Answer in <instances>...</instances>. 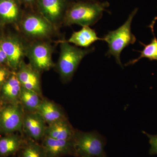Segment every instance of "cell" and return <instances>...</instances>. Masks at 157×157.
Wrapping results in <instances>:
<instances>
[{
  "label": "cell",
  "mask_w": 157,
  "mask_h": 157,
  "mask_svg": "<svg viewBox=\"0 0 157 157\" xmlns=\"http://www.w3.org/2000/svg\"><path fill=\"white\" fill-rule=\"evenodd\" d=\"M60 47L59 56L55 67L63 81L68 82L73 78L82 59L93 52L95 48L82 49L67 41H63Z\"/></svg>",
  "instance_id": "2"
},
{
  "label": "cell",
  "mask_w": 157,
  "mask_h": 157,
  "mask_svg": "<svg viewBox=\"0 0 157 157\" xmlns=\"http://www.w3.org/2000/svg\"><path fill=\"white\" fill-rule=\"evenodd\" d=\"M46 157H62L73 156L77 157L74 139L57 140L44 137L41 144Z\"/></svg>",
  "instance_id": "10"
},
{
  "label": "cell",
  "mask_w": 157,
  "mask_h": 157,
  "mask_svg": "<svg viewBox=\"0 0 157 157\" xmlns=\"http://www.w3.org/2000/svg\"><path fill=\"white\" fill-rule=\"evenodd\" d=\"M74 141L77 157H104L106 155L105 140L98 132L76 130Z\"/></svg>",
  "instance_id": "7"
},
{
  "label": "cell",
  "mask_w": 157,
  "mask_h": 157,
  "mask_svg": "<svg viewBox=\"0 0 157 157\" xmlns=\"http://www.w3.org/2000/svg\"><path fill=\"white\" fill-rule=\"evenodd\" d=\"M43 98L35 91L22 87L20 103L25 112H36Z\"/></svg>",
  "instance_id": "19"
},
{
  "label": "cell",
  "mask_w": 157,
  "mask_h": 157,
  "mask_svg": "<svg viewBox=\"0 0 157 157\" xmlns=\"http://www.w3.org/2000/svg\"><path fill=\"white\" fill-rule=\"evenodd\" d=\"M47 126V124L38 113L25 112L22 133L27 138L37 142L42 141L45 137Z\"/></svg>",
  "instance_id": "11"
},
{
  "label": "cell",
  "mask_w": 157,
  "mask_h": 157,
  "mask_svg": "<svg viewBox=\"0 0 157 157\" xmlns=\"http://www.w3.org/2000/svg\"><path fill=\"white\" fill-rule=\"evenodd\" d=\"M75 130L67 118L47 125L45 137L57 140H70L74 139Z\"/></svg>",
  "instance_id": "15"
},
{
  "label": "cell",
  "mask_w": 157,
  "mask_h": 157,
  "mask_svg": "<svg viewBox=\"0 0 157 157\" xmlns=\"http://www.w3.org/2000/svg\"><path fill=\"white\" fill-rule=\"evenodd\" d=\"M13 72L9 67L0 65V90Z\"/></svg>",
  "instance_id": "22"
},
{
  "label": "cell",
  "mask_w": 157,
  "mask_h": 157,
  "mask_svg": "<svg viewBox=\"0 0 157 157\" xmlns=\"http://www.w3.org/2000/svg\"><path fill=\"white\" fill-rule=\"evenodd\" d=\"M103 40L97 36L96 31L90 26H83L80 30L74 32L67 42L76 46L88 48L96 41Z\"/></svg>",
  "instance_id": "18"
},
{
  "label": "cell",
  "mask_w": 157,
  "mask_h": 157,
  "mask_svg": "<svg viewBox=\"0 0 157 157\" xmlns=\"http://www.w3.org/2000/svg\"><path fill=\"white\" fill-rule=\"evenodd\" d=\"M36 112L47 125L67 118L63 109L53 101L43 98Z\"/></svg>",
  "instance_id": "17"
},
{
  "label": "cell",
  "mask_w": 157,
  "mask_h": 157,
  "mask_svg": "<svg viewBox=\"0 0 157 157\" xmlns=\"http://www.w3.org/2000/svg\"><path fill=\"white\" fill-rule=\"evenodd\" d=\"M69 0H38V12L57 29L70 6Z\"/></svg>",
  "instance_id": "9"
},
{
  "label": "cell",
  "mask_w": 157,
  "mask_h": 157,
  "mask_svg": "<svg viewBox=\"0 0 157 157\" xmlns=\"http://www.w3.org/2000/svg\"><path fill=\"white\" fill-rule=\"evenodd\" d=\"M107 2L80 1L71 3L66 11L63 24L66 26L77 25L90 26L95 24L109 6Z\"/></svg>",
  "instance_id": "1"
},
{
  "label": "cell",
  "mask_w": 157,
  "mask_h": 157,
  "mask_svg": "<svg viewBox=\"0 0 157 157\" xmlns=\"http://www.w3.org/2000/svg\"><path fill=\"white\" fill-rule=\"evenodd\" d=\"M21 3L18 0H0V26H17L22 17Z\"/></svg>",
  "instance_id": "13"
},
{
  "label": "cell",
  "mask_w": 157,
  "mask_h": 157,
  "mask_svg": "<svg viewBox=\"0 0 157 157\" xmlns=\"http://www.w3.org/2000/svg\"><path fill=\"white\" fill-rule=\"evenodd\" d=\"M17 27L30 41L50 40L57 29L38 12L23 13Z\"/></svg>",
  "instance_id": "3"
},
{
  "label": "cell",
  "mask_w": 157,
  "mask_h": 157,
  "mask_svg": "<svg viewBox=\"0 0 157 157\" xmlns=\"http://www.w3.org/2000/svg\"><path fill=\"white\" fill-rule=\"evenodd\" d=\"M137 11V8L134 9L123 25L115 30L109 31L102 38L103 41L107 42L108 45V50L106 55L114 57L117 63L121 67H122L120 58L122 52L136 41V37L131 30V25Z\"/></svg>",
  "instance_id": "4"
},
{
  "label": "cell",
  "mask_w": 157,
  "mask_h": 157,
  "mask_svg": "<svg viewBox=\"0 0 157 157\" xmlns=\"http://www.w3.org/2000/svg\"><path fill=\"white\" fill-rule=\"evenodd\" d=\"M148 137L149 143L151 145L149 150V154L151 155H157V134L152 135L144 132Z\"/></svg>",
  "instance_id": "23"
},
{
  "label": "cell",
  "mask_w": 157,
  "mask_h": 157,
  "mask_svg": "<svg viewBox=\"0 0 157 157\" xmlns=\"http://www.w3.org/2000/svg\"><path fill=\"white\" fill-rule=\"evenodd\" d=\"M21 4L27 6H32L36 4L38 0H18Z\"/></svg>",
  "instance_id": "25"
},
{
  "label": "cell",
  "mask_w": 157,
  "mask_h": 157,
  "mask_svg": "<svg viewBox=\"0 0 157 157\" xmlns=\"http://www.w3.org/2000/svg\"><path fill=\"white\" fill-rule=\"evenodd\" d=\"M2 104L0 103V113H1V110H2Z\"/></svg>",
  "instance_id": "26"
},
{
  "label": "cell",
  "mask_w": 157,
  "mask_h": 157,
  "mask_svg": "<svg viewBox=\"0 0 157 157\" xmlns=\"http://www.w3.org/2000/svg\"><path fill=\"white\" fill-rule=\"evenodd\" d=\"M25 112L20 103L2 105L0 113V134L22 133Z\"/></svg>",
  "instance_id": "8"
},
{
  "label": "cell",
  "mask_w": 157,
  "mask_h": 157,
  "mask_svg": "<svg viewBox=\"0 0 157 157\" xmlns=\"http://www.w3.org/2000/svg\"><path fill=\"white\" fill-rule=\"evenodd\" d=\"M140 43L144 45V48L143 50L140 52V56L137 59L130 61L126 65L134 64L144 58L148 59L150 60H157V38L154 36L151 42L147 45L141 42Z\"/></svg>",
  "instance_id": "21"
},
{
  "label": "cell",
  "mask_w": 157,
  "mask_h": 157,
  "mask_svg": "<svg viewBox=\"0 0 157 157\" xmlns=\"http://www.w3.org/2000/svg\"><path fill=\"white\" fill-rule=\"evenodd\" d=\"M16 73L22 87L33 91L42 96L41 73L29 64L23 61Z\"/></svg>",
  "instance_id": "12"
},
{
  "label": "cell",
  "mask_w": 157,
  "mask_h": 157,
  "mask_svg": "<svg viewBox=\"0 0 157 157\" xmlns=\"http://www.w3.org/2000/svg\"><path fill=\"white\" fill-rule=\"evenodd\" d=\"M53 52V47L49 40L30 41L26 57L33 67L42 73L55 66L52 59Z\"/></svg>",
  "instance_id": "6"
},
{
  "label": "cell",
  "mask_w": 157,
  "mask_h": 157,
  "mask_svg": "<svg viewBox=\"0 0 157 157\" xmlns=\"http://www.w3.org/2000/svg\"><path fill=\"white\" fill-rule=\"evenodd\" d=\"M22 86L13 72L0 90V103L2 105L20 103Z\"/></svg>",
  "instance_id": "14"
},
{
  "label": "cell",
  "mask_w": 157,
  "mask_h": 157,
  "mask_svg": "<svg viewBox=\"0 0 157 157\" xmlns=\"http://www.w3.org/2000/svg\"><path fill=\"white\" fill-rule=\"evenodd\" d=\"M29 42L17 34L0 32V45L5 52L11 70L16 72L26 55Z\"/></svg>",
  "instance_id": "5"
},
{
  "label": "cell",
  "mask_w": 157,
  "mask_h": 157,
  "mask_svg": "<svg viewBox=\"0 0 157 157\" xmlns=\"http://www.w3.org/2000/svg\"><path fill=\"white\" fill-rule=\"evenodd\" d=\"M17 154L18 157H46L41 144L27 137L22 147Z\"/></svg>",
  "instance_id": "20"
},
{
  "label": "cell",
  "mask_w": 157,
  "mask_h": 157,
  "mask_svg": "<svg viewBox=\"0 0 157 157\" xmlns=\"http://www.w3.org/2000/svg\"><path fill=\"white\" fill-rule=\"evenodd\" d=\"M81 1H96V0H81Z\"/></svg>",
  "instance_id": "27"
},
{
  "label": "cell",
  "mask_w": 157,
  "mask_h": 157,
  "mask_svg": "<svg viewBox=\"0 0 157 157\" xmlns=\"http://www.w3.org/2000/svg\"><path fill=\"white\" fill-rule=\"evenodd\" d=\"M104 157H107V156H106V155H104Z\"/></svg>",
  "instance_id": "28"
},
{
  "label": "cell",
  "mask_w": 157,
  "mask_h": 157,
  "mask_svg": "<svg viewBox=\"0 0 157 157\" xmlns=\"http://www.w3.org/2000/svg\"><path fill=\"white\" fill-rule=\"evenodd\" d=\"M0 65L9 67L8 59L5 52L0 45Z\"/></svg>",
  "instance_id": "24"
},
{
  "label": "cell",
  "mask_w": 157,
  "mask_h": 157,
  "mask_svg": "<svg viewBox=\"0 0 157 157\" xmlns=\"http://www.w3.org/2000/svg\"><path fill=\"white\" fill-rule=\"evenodd\" d=\"M25 139L17 133L0 136V157H9L18 153Z\"/></svg>",
  "instance_id": "16"
}]
</instances>
